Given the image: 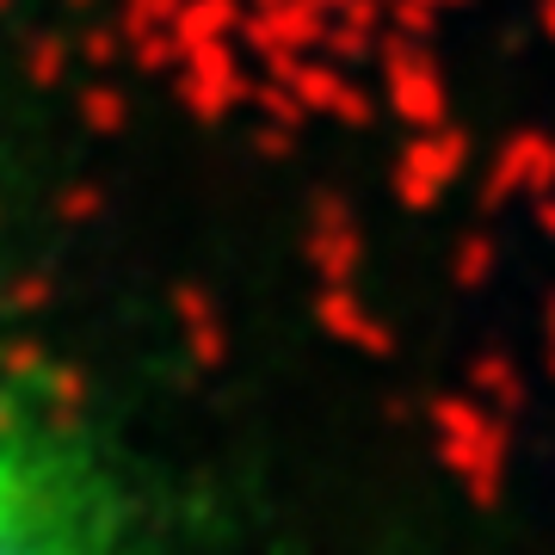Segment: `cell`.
<instances>
[{"mask_svg": "<svg viewBox=\"0 0 555 555\" xmlns=\"http://www.w3.org/2000/svg\"><path fill=\"white\" fill-rule=\"evenodd\" d=\"M0 555H235L229 500L13 266H0Z\"/></svg>", "mask_w": 555, "mask_h": 555, "instance_id": "1", "label": "cell"}]
</instances>
